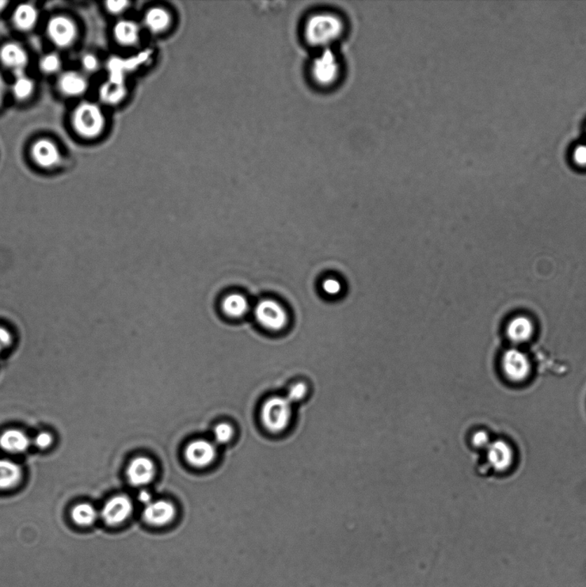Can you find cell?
<instances>
[{
	"instance_id": "32",
	"label": "cell",
	"mask_w": 586,
	"mask_h": 587,
	"mask_svg": "<svg viewBox=\"0 0 586 587\" xmlns=\"http://www.w3.org/2000/svg\"><path fill=\"white\" fill-rule=\"evenodd\" d=\"M473 443L479 448H488L490 445V437L484 431H479L473 437Z\"/></svg>"
},
{
	"instance_id": "23",
	"label": "cell",
	"mask_w": 586,
	"mask_h": 587,
	"mask_svg": "<svg viewBox=\"0 0 586 587\" xmlns=\"http://www.w3.org/2000/svg\"><path fill=\"white\" fill-rule=\"evenodd\" d=\"M127 95V89L121 80L109 79L99 89V97L105 104H119Z\"/></svg>"
},
{
	"instance_id": "21",
	"label": "cell",
	"mask_w": 586,
	"mask_h": 587,
	"mask_svg": "<svg viewBox=\"0 0 586 587\" xmlns=\"http://www.w3.org/2000/svg\"><path fill=\"white\" fill-rule=\"evenodd\" d=\"M29 445V438L21 430L9 429L0 436V447L4 451L13 453V454L25 452Z\"/></svg>"
},
{
	"instance_id": "38",
	"label": "cell",
	"mask_w": 586,
	"mask_h": 587,
	"mask_svg": "<svg viewBox=\"0 0 586 587\" xmlns=\"http://www.w3.org/2000/svg\"><path fill=\"white\" fill-rule=\"evenodd\" d=\"M8 4L9 2L6 1V0H0V13H2L4 10H6Z\"/></svg>"
},
{
	"instance_id": "14",
	"label": "cell",
	"mask_w": 586,
	"mask_h": 587,
	"mask_svg": "<svg viewBox=\"0 0 586 587\" xmlns=\"http://www.w3.org/2000/svg\"><path fill=\"white\" fill-rule=\"evenodd\" d=\"M534 333V323L529 316L524 315L512 318L505 328L506 337L515 345L524 344L530 342Z\"/></svg>"
},
{
	"instance_id": "36",
	"label": "cell",
	"mask_w": 586,
	"mask_h": 587,
	"mask_svg": "<svg viewBox=\"0 0 586 587\" xmlns=\"http://www.w3.org/2000/svg\"><path fill=\"white\" fill-rule=\"evenodd\" d=\"M303 394V387L301 386H297L292 389L290 395H289V402L292 400L299 399Z\"/></svg>"
},
{
	"instance_id": "11",
	"label": "cell",
	"mask_w": 586,
	"mask_h": 587,
	"mask_svg": "<svg viewBox=\"0 0 586 587\" xmlns=\"http://www.w3.org/2000/svg\"><path fill=\"white\" fill-rule=\"evenodd\" d=\"M132 508L130 499L125 495H117L105 503L101 515L107 525H117L128 520Z\"/></svg>"
},
{
	"instance_id": "37",
	"label": "cell",
	"mask_w": 586,
	"mask_h": 587,
	"mask_svg": "<svg viewBox=\"0 0 586 587\" xmlns=\"http://www.w3.org/2000/svg\"><path fill=\"white\" fill-rule=\"evenodd\" d=\"M139 500L140 502H142L143 504H146L147 506L152 501L151 495L150 493H148L147 491L143 490L140 492L139 494Z\"/></svg>"
},
{
	"instance_id": "17",
	"label": "cell",
	"mask_w": 586,
	"mask_h": 587,
	"mask_svg": "<svg viewBox=\"0 0 586 587\" xmlns=\"http://www.w3.org/2000/svg\"><path fill=\"white\" fill-rule=\"evenodd\" d=\"M156 472L154 463L146 457H139L129 464L127 475L133 486L146 485L154 479Z\"/></svg>"
},
{
	"instance_id": "24",
	"label": "cell",
	"mask_w": 586,
	"mask_h": 587,
	"mask_svg": "<svg viewBox=\"0 0 586 587\" xmlns=\"http://www.w3.org/2000/svg\"><path fill=\"white\" fill-rule=\"evenodd\" d=\"M71 516L74 523L80 526H89L97 518V509L89 503H80L71 510Z\"/></svg>"
},
{
	"instance_id": "1",
	"label": "cell",
	"mask_w": 586,
	"mask_h": 587,
	"mask_svg": "<svg viewBox=\"0 0 586 587\" xmlns=\"http://www.w3.org/2000/svg\"><path fill=\"white\" fill-rule=\"evenodd\" d=\"M343 32L342 19L329 11L311 15L304 25V36L307 43L321 49L330 48Z\"/></svg>"
},
{
	"instance_id": "18",
	"label": "cell",
	"mask_w": 586,
	"mask_h": 587,
	"mask_svg": "<svg viewBox=\"0 0 586 587\" xmlns=\"http://www.w3.org/2000/svg\"><path fill=\"white\" fill-rule=\"evenodd\" d=\"M176 514L173 504L165 501H151L144 510V520L148 524L162 526L170 523Z\"/></svg>"
},
{
	"instance_id": "13",
	"label": "cell",
	"mask_w": 586,
	"mask_h": 587,
	"mask_svg": "<svg viewBox=\"0 0 586 587\" xmlns=\"http://www.w3.org/2000/svg\"><path fill=\"white\" fill-rule=\"evenodd\" d=\"M57 87L63 96L78 97L83 96L88 90L89 81L81 72L68 71L59 76Z\"/></svg>"
},
{
	"instance_id": "6",
	"label": "cell",
	"mask_w": 586,
	"mask_h": 587,
	"mask_svg": "<svg viewBox=\"0 0 586 587\" xmlns=\"http://www.w3.org/2000/svg\"><path fill=\"white\" fill-rule=\"evenodd\" d=\"M46 30L49 41L59 48H70L77 40V25L66 15H55L49 19Z\"/></svg>"
},
{
	"instance_id": "26",
	"label": "cell",
	"mask_w": 586,
	"mask_h": 587,
	"mask_svg": "<svg viewBox=\"0 0 586 587\" xmlns=\"http://www.w3.org/2000/svg\"><path fill=\"white\" fill-rule=\"evenodd\" d=\"M62 67V60L55 53H46L39 60L40 70L44 74L53 75L58 74Z\"/></svg>"
},
{
	"instance_id": "19",
	"label": "cell",
	"mask_w": 586,
	"mask_h": 587,
	"mask_svg": "<svg viewBox=\"0 0 586 587\" xmlns=\"http://www.w3.org/2000/svg\"><path fill=\"white\" fill-rule=\"evenodd\" d=\"M220 308L223 314L231 319H241L252 310L245 295L240 292L228 293L222 300Z\"/></svg>"
},
{
	"instance_id": "2",
	"label": "cell",
	"mask_w": 586,
	"mask_h": 587,
	"mask_svg": "<svg viewBox=\"0 0 586 587\" xmlns=\"http://www.w3.org/2000/svg\"><path fill=\"white\" fill-rule=\"evenodd\" d=\"M72 128L83 139H97L104 133L106 119L100 106L94 102H83L72 112Z\"/></svg>"
},
{
	"instance_id": "12",
	"label": "cell",
	"mask_w": 586,
	"mask_h": 587,
	"mask_svg": "<svg viewBox=\"0 0 586 587\" xmlns=\"http://www.w3.org/2000/svg\"><path fill=\"white\" fill-rule=\"evenodd\" d=\"M143 27L132 19H120L113 27V36L116 43L124 48H133L139 44Z\"/></svg>"
},
{
	"instance_id": "10",
	"label": "cell",
	"mask_w": 586,
	"mask_h": 587,
	"mask_svg": "<svg viewBox=\"0 0 586 587\" xmlns=\"http://www.w3.org/2000/svg\"><path fill=\"white\" fill-rule=\"evenodd\" d=\"M30 155L37 166L45 170L53 169L62 161L58 146L49 139H39L30 147Z\"/></svg>"
},
{
	"instance_id": "33",
	"label": "cell",
	"mask_w": 586,
	"mask_h": 587,
	"mask_svg": "<svg viewBox=\"0 0 586 587\" xmlns=\"http://www.w3.org/2000/svg\"><path fill=\"white\" fill-rule=\"evenodd\" d=\"M13 343V335L6 328L0 327V353L9 348Z\"/></svg>"
},
{
	"instance_id": "15",
	"label": "cell",
	"mask_w": 586,
	"mask_h": 587,
	"mask_svg": "<svg viewBox=\"0 0 586 587\" xmlns=\"http://www.w3.org/2000/svg\"><path fill=\"white\" fill-rule=\"evenodd\" d=\"M486 449L489 464L494 471L504 472L512 467L515 452L507 442L501 440L491 442Z\"/></svg>"
},
{
	"instance_id": "25",
	"label": "cell",
	"mask_w": 586,
	"mask_h": 587,
	"mask_svg": "<svg viewBox=\"0 0 586 587\" xmlns=\"http://www.w3.org/2000/svg\"><path fill=\"white\" fill-rule=\"evenodd\" d=\"M11 91L19 102L28 100L35 91V82L25 74L15 78Z\"/></svg>"
},
{
	"instance_id": "27",
	"label": "cell",
	"mask_w": 586,
	"mask_h": 587,
	"mask_svg": "<svg viewBox=\"0 0 586 587\" xmlns=\"http://www.w3.org/2000/svg\"><path fill=\"white\" fill-rule=\"evenodd\" d=\"M232 436H233V429L227 423H220V424L216 426L214 438L219 444L227 443L231 440Z\"/></svg>"
},
{
	"instance_id": "34",
	"label": "cell",
	"mask_w": 586,
	"mask_h": 587,
	"mask_svg": "<svg viewBox=\"0 0 586 587\" xmlns=\"http://www.w3.org/2000/svg\"><path fill=\"white\" fill-rule=\"evenodd\" d=\"M575 159L578 163L586 165V147L578 148L575 152Z\"/></svg>"
},
{
	"instance_id": "35",
	"label": "cell",
	"mask_w": 586,
	"mask_h": 587,
	"mask_svg": "<svg viewBox=\"0 0 586 587\" xmlns=\"http://www.w3.org/2000/svg\"><path fill=\"white\" fill-rule=\"evenodd\" d=\"M6 93V83L1 74H0V107L2 106L4 100H5Z\"/></svg>"
},
{
	"instance_id": "30",
	"label": "cell",
	"mask_w": 586,
	"mask_h": 587,
	"mask_svg": "<svg viewBox=\"0 0 586 587\" xmlns=\"http://www.w3.org/2000/svg\"><path fill=\"white\" fill-rule=\"evenodd\" d=\"M322 288L325 295L329 296H337L342 291L341 282L332 277L322 281Z\"/></svg>"
},
{
	"instance_id": "16",
	"label": "cell",
	"mask_w": 586,
	"mask_h": 587,
	"mask_svg": "<svg viewBox=\"0 0 586 587\" xmlns=\"http://www.w3.org/2000/svg\"><path fill=\"white\" fill-rule=\"evenodd\" d=\"M186 459L193 466L203 468L212 463L216 457V448L207 440L191 442L186 448Z\"/></svg>"
},
{
	"instance_id": "4",
	"label": "cell",
	"mask_w": 586,
	"mask_h": 587,
	"mask_svg": "<svg viewBox=\"0 0 586 587\" xmlns=\"http://www.w3.org/2000/svg\"><path fill=\"white\" fill-rule=\"evenodd\" d=\"M341 71L340 60L331 48L321 49L311 65V77L321 86H329L336 83Z\"/></svg>"
},
{
	"instance_id": "8",
	"label": "cell",
	"mask_w": 586,
	"mask_h": 587,
	"mask_svg": "<svg viewBox=\"0 0 586 587\" xmlns=\"http://www.w3.org/2000/svg\"><path fill=\"white\" fill-rule=\"evenodd\" d=\"M173 22V14L170 9L163 6H154L144 11L142 25L144 30L151 35L161 36L170 32Z\"/></svg>"
},
{
	"instance_id": "22",
	"label": "cell",
	"mask_w": 586,
	"mask_h": 587,
	"mask_svg": "<svg viewBox=\"0 0 586 587\" xmlns=\"http://www.w3.org/2000/svg\"><path fill=\"white\" fill-rule=\"evenodd\" d=\"M22 470L14 461L0 459V490L13 489L20 483Z\"/></svg>"
},
{
	"instance_id": "29",
	"label": "cell",
	"mask_w": 586,
	"mask_h": 587,
	"mask_svg": "<svg viewBox=\"0 0 586 587\" xmlns=\"http://www.w3.org/2000/svg\"><path fill=\"white\" fill-rule=\"evenodd\" d=\"M81 66L87 74H94L100 67V62L94 53H86L81 57Z\"/></svg>"
},
{
	"instance_id": "31",
	"label": "cell",
	"mask_w": 586,
	"mask_h": 587,
	"mask_svg": "<svg viewBox=\"0 0 586 587\" xmlns=\"http://www.w3.org/2000/svg\"><path fill=\"white\" fill-rule=\"evenodd\" d=\"M53 442V438L51 436V433L47 432H43L38 434V436L35 438V443L36 447L39 449H47L50 447Z\"/></svg>"
},
{
	"instance_id": "28",
	"label": "cell",
	"mask_w": 586,
	"mask_h": 587,
	"mask_svg": "<svg viewBox=\"0 0 586 587\" xmlns=\"http://www.w3.org/2000/svg\"><path fill=\"white\" fill-rule=\"evenodd\" d=\"M130 6L131 3L125 1V0H118V1L109 0V1L105 3L107 11L109 14L114 15V16H120V15L124 14L125 11L130 8Z\"/></svg>"
},
{
	"instance_id": "5",
	"label": "cell",
	"mask_w": 586,
	"mask_h": 587,
	"mask_svg": "<svg viewBox=\"0 0 586 587\" xmlns=\"http://www.w3.org/2000/svg\"><path fill=\"white\" fill-rule=\"evenodd\" d=\"M501 369L506 379L519 384L531 377L532 364L530 357L522 350L511 348L506 350L501 358Z\"/></svg>"
},
{
	"instance_id": "20",
	"label": "cell",
	"mask_w": 586,
	"mask_h": 587,
	"mask_svg": "<svg viewBox=\"0 0 586 587\" xmlns=\"http://www.w3.org/2000/svg\"><path fill=\"white\" fill-rule=\"evenodd\" d=\"M38 20H39V13L36 7L29 3L18 5L13 15L14 26L22 32H29L35 29Z\"/></svg>"
},
{
	"instance_id": "7",
	"label": "cell",
	"mask_w": 586,
	"mask_h": 587,
	"mask_svg": "<svg viewBox=\"0 0 586 587\" xmlns=\"http://www.w3.org/2000/svg\"><path fill=\"white\" fill-rule=\"evenodd\" d=\"M290 402L283 398H272L262 407L261 420L266 429L272 433H279L285 429L290 419Z\"/></svg>"
},
{
	"instance_id": "9",
	"label": "cell",
	"mask_w": 586,
	"mask_h": 587,
	"mask_svg": "<svg viewBox=\"0 0 586 587\" xmlns=\"http://www.w3.org/2000/svg\"><path fill=\"white\" fill-rule=\"evenodd\" d=\"M0 63L13 72L15 77L24 75L29 64V55L21 44L8 41L0 48Z\"/></svg>"
},
{
	"instance_id": "3",
	"label": "cell",
	"mask_w": 586,
	"mask_h": 587,
	"mask_svg": "<svg viewBox=\"0 0 586 587\" xmlns=\"http://www.w3.org/2000/svg\"><path fill=\"white\" fill-rule=\"evenodd\" d=\"M253 314L261 329L268 332H281L290 323L287 309L280 301L271 298L259 300L253 308Z\"/></svg>"
}]
</instances>
